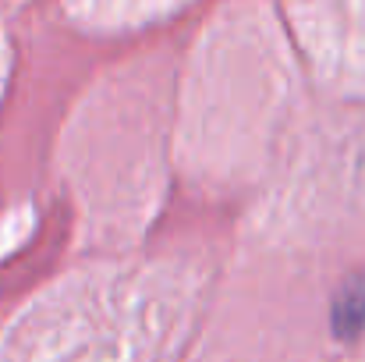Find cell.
I'll return each mask as SVG.
<instances>
[{
  "instance_id": "cell-1",
  "label": "cell",
  "mask_w": 365,
  "mask_h": 362,
  "mask_svg": "<svg viewBox=\"0 0 365 362\" xmlns=\"http://www.w3.org/2000/svg\"><path fill=\"white\" fill-rule=\"evenodd\" d=\"M365 327V277H351L334 302V334L351 341Z\"/></svg>"
}]
</instances>
